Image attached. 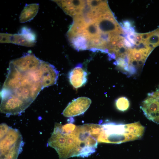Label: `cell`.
I'll return each mask as SVG.
<instances>
[{"label": "cell", "instance_id": "7a4b0ae2", "mask_svg": "<svg viewBox=\"0 0 159 159\" xmlns=\"http://www.w3.org/2000/svg\"><path fill=\"white\" fill-rule=\"evenodd\" d=\"M107 2L84 0L73 18L67 36L75 49L99 50L108 53L112 43L118 36V24Z\"/></svg>", "mask_w": 159, "mask_h": 159}, {"label": "cell", "instance_id": "7c38bea8", "mask_svg": "<svg viewBox=\"0 0 159 159\" xmlns=\"http://www.w3.org/2000/svg\"><path fill=\"white\" fill-rule=\"evenodd\" d=\"M128 72L130 75L134 74L136 73V68L131 64H129L128 66Z\"/></svg>", "mask_w": 159, "mask_h": 159}, {"label": "cell", "instance_id": "ba28073f", "mask_svg": "<svg viewBox=\"0 0 159 159\" xmlns=\"http://www.w3.org/2000/svg\"><path fill=\"white\" fill-rule=\"evenodd\" d=\"M91 100L86 97H79L70 103L63 112L66 117H72L84 113L88 108Z\"/></svg>", "mask_w": 159, "mask_h": 159}, {"label": "cell", "instance_id": "3957f363", "mask_svg": "<svg viewBox=\"0 0 159 159\" xmlns=\"http://www.w3.org/2000/svg\"><path fill=\"white\" fill-rule=\"evenodd\" d=\"M47 145L56 150L59 159L88 157L97 147L85 124L77 126L71 122L64 125L56 122Z\"/></svg>", "mask_w": 159, "mask_h": 159}, {"label": "cell", "instance_id": "e0dca14e", "mask_svg": "<svg viewBox=\"0 0 159 159\" xmlns=\"http://www.w3.org/2000/svg\"><path fill=\"white\" fill-rule=\"evenodd\" d=\"M141 43V42L136 41L135 43V44L137 45H139Z\"/></svg>", "mask_w": 159, "mask_h": 159}, {"label": "cell", "instance_id": "9a60e30c", "mask_svg": "<svg viewBox=\"0 0 159 159\" xmlns=\"http://www.w3.org/2000/svg\"><path fill=\"white\" fill-rule=\"evenodd\" d=\"M143 34H137L135 37V40L137 41L141 42L142 40Z\"/></svg>", "mask_w": 159, "mask_h": 159}, {"label": "cell", "instance_id": "8fae6325", "mask_svg": "<svg viewBox=\"0 0 159 159\" xmlns=\"http://www.w3.org/2000/svg\"><path fill=\"white\" fill-rule=\"evenodd\" d=\"M115 105L118 110L124 111L129 108L130 102L127 98L123 97H119L116 100Z\"/></svg>", "mask_w": 159, "mask_h": 159}, {"label": "cell", "instance_id": "d6986e66", "mask_svg": "<svg viewBox=\"0 0 159 159\" xmlns=\"http://www.w3.org/2000/svg\"><path fill=\"white\" fill-rule=\"evenodd\" d=\"M158 90V91H159V90Z\"/></svg>", "mask_w": 159, "mask_h": 159}, {"label": "cell", "instance_id": "5b68a950", "mask_svg": "<svg viewBox=\"0 0 159 159\" xmlns=\"http://www.w3.org/2000/svg\"><path fill=\"white\" fill-rule=\"evenodd\" d=\"M0 127V159H17L24 144L21 133L5 123Z\"/></svg>", "mask_w": 159, "mask_h": 159}, {"label": "cell", "instance_id": "5bb4252c", "mask_svg": "<svg viewBox=\"0 0 159 159\" xmlns=\"http://www.w3.org/2000/svg\"><path fill=\"white\" fill-rule=\"evenodd\" d=\"M124 27L128 28L131 27V24L130 21L128 20H125L123 21Z\"/></svg>", "mask_w": 159, "mask_h": 159}, {"label": "cell", "instance_id": "30bf717a", "mask_svg": "<svg viewBox=\"0 0 159 159\" xmlns=\"http://www.w3.org/2000/svg\"><path fill=\"white\" fill-rule=\"evenodd\" d=\"M39 7L38 4L26 5L20 14L19 18L20 22L24 23L32 19L37 14Z\"/></svg>", "mask_w": 159, "mask_h": 159}, {"label": "cell", "instance_id": "8992f818", "mask_svg": "<svg viewBox=\"0 0 159 159\" xmlns=\"http://www.w3.org/2000/svg\"><path fill=\"white\" fill-rule=\"evenodd\" d=\"M36 34L29 28L24 26L18 34L0 33L1 43H11L24 46L32 47L36 42Z\"/></svg>", "mask_w": 159, "mask_h": 159}, {"label": "cell", "instance_id": "277c9868", "mask_svg": "<svg viewBox=\"0 0 159 159\" xmlns=\"http://www.w3.org/2000/svg\"><path fill=\"white\" fill-rule=\"evenodd\" d=\"M96 130L98 143L120 144L138 139L132 134L130 124L108 122L97 124Z\"/></svg>", "mask_w": 159, "mask_h": 159}, {"label": "cell", "instance_id": "4fadbf2b", "mask_svg": "<svg viewBox=\"0 0 159 159\" xmlns=\"http://www.w3.org/2000/svg\"><path fill=\"white\" fill-rule=\"evenodd\" d=\"M123 41L124 45L128 48H131L133 46L126 38H124Z\"/></svg>", "mask_w": 159, "mask_h": 159}, {"label": "cell", "instance_id": "2e32d148", "mask_svg": "<svg viewBox=\"0 0 159 159\" xmlns=\"http://www.w3.org/2000/svg\"><path fill=\"white\" fill-rule=\"evenodd\" d=\"M124 43L123 41H122V40L120 41L118 43L117 47L118 48L121 49L122 47H124Z\"/></svg>", "mask_w": 159, "mask_h": 159}, {"label": "cell", "instance_id": "9c48e42d", "mask_svg": "<svg viewBox=\"0 0 159 159\" xmlns=\"http://www.w3.org/2000/svg\"><path fill=\"white\" fill-rule=\"evenodd\" d=\"M87 73L81 67L77 66L70 72L69 74L70 82L75 88L80 87L86 83Z\"/></svg>", "mask_w": 159, "mask_h": 159}, {"label": "cell", "instance_id": "52a82bcc", "mask_svg": "<svg viewBox=\"0 0 159 159\" xmlns=\"http://www.w3.org/2000/svg\"><path fill=\"white\" fill-rule=\"evenodd\" d=\"M148 95L140 108L148 120L159 124V92L158 90Z\"/></svg>", "mask_w": 159, "mask_h": 159}, {"label": "cell", "instance_id": "6da1fadb", "mask_svg": "<svg viewBox=\"0 0 159 159\" xmlns=\"http://www.w3.org/2000/svg\"><path fill=\"white\" fill-rule=\"evenodd\" d=\"M49 67L32 53L11 61L1 92V112L9 115L24 111L49 86Z\"/></svg>", "mask_w": 159, "mask_h": 159}, {"label": "cell", "instance_id": "ac0fdd59", "mask_svg": "<svg viewBox=\"0 0 159 159\" xmlns=\"http://www.w3.org/2000/svg\"><path fill=\"white\" fill-rule=\"evenodd\" d=\"M158 32H159V31H158Z\"/></svg>", "mask_w": 159, "mask_h": 159}]
</instances>
